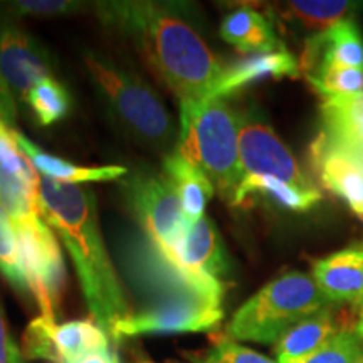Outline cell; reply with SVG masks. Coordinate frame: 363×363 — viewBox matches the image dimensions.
I'll list each match as a JSON object with an SVG mask.
<instances>
[{
	"label": "cell",
	"instance_id": "cell-5",
	"mask_svg": "<svg viewBox=\"0 0 363 363\" xmlns=\"http://www.w3.org/2000/svg\"><path fill=\"white\" fill-rule=\"evenodd\" d=\"M91 78L121 126L135 138L158 150H169L177 142V130L165 104L138 76L113 66L93 54L84 57Z\"/></svg>",
	"mask_w": 363,
	"mask_h": 363
},
{
	"label": "cell",
	"instance_id": "cell-36",
	"mask_svg": "<svg viewBox=\"0 0 363 363\" xmlns=\"http://www.w3.org/2000/svg\"><path fill=\"white\" fill-rule=\"evenodd\" d=\"M353 331H355L357 337L363 342V305L360 306V313H358V318L355 321V326H353Z\"/></svg>",
	"mask_w": 363,
	"mask_h": 363
},
{
	"label": "cell",
	"instance_id": "cell-32",
	"mask_svg": "<svg viewBox=\"0 0 363 363\" xmlns=\"http://www.w3.org/2000/svg\"><path fill=\"white\" fill-rule=\"evenodd\" d=\"M79 4L66 2V0H22L11 4V11L17 13H30V16H56L76 11Z\"/></svg>",
	"mask_w": 363,
	"mask_h": 363
},
{
	"label": "cell",
	"instance_id": "cell-27",
	"mask_svg": "<svg viewBox=\"0 0 363 363\" xmlns=\"http://www.w3.org/2000/svg\"><path fill=\"white\" fill-rule=\"evenodd\" d=\"M321 98L363 93V69L343 66H323L306 76Z\"/></svg>",
	"mask_w": 363,
	"mask_h": 363
},
{
	"label": "cell",
	"instance_id": "cell-34",
	"mask_svg": "<svg viewBox=\"0 0 363 363\" xmlns=\"http://www.w3.org/2000/svg\"><path fill=\"white\" fill-rule=\"evenodd\" d=\"M13 342L9 335L6 318H4L2 308H0V363H11V353H12Z\"/></svg>",
	"mask_w": 363,
	"mask_h": 363
},
{
	"label": "cell",
	"instance_id": "cell-31",
	"mask_svg": "<svg viewBox=\"0 0 363 363\" xmlns=\"http://www.w3.org/2000/svg\"><path fill=\"white\" fill-rule=\"evenodd\" d=\"M206 363H278L267 358L262 353H257L251 348L233 342V340H220L208 353Z\"/></svg>",
	"mask_w": 363,
	"mask_h": 363
},
{
	"label": "cell",
	"instance_id": "cell-9",
	"mask_svg": "<svg viewBox=\"0 0 363 363\" xmlns=\"http://www.w3.org/2000/svg\"><path fill=\"white\" fill-rule=\"evenodd\" d=\"M130 211L143 227V233L167 249H174L187 234L179 194L165 175L135 174L123 182Z\"/></svg>",
	"mask_w": 363,
	"mask_h": 363
},
{
	"label": "cell",
	"instance_id": "cell-17",
	"mask_svg": "<svg viewBox=\"0 0 363 363\" xmlns=\"http://www.w3.org/2000/svg\"><path fill=\"white\" fill-rule=\"evenodd\" d=\"M185 266L220 279L229 271V259L214 220L203 216L189 227L187 234L172 249Z\"/></svg>",
	"mask_w": 363,
	"mask_h": 363
},
{
	"label": "cell",
	"instance_id": "cell-29",
	"mask_svg": "<svg viewBox=\"0 0 363 363\" xmlns=\"http://www.w3.org/2000/svg\"><path fill=\"white\" fill-rule=\"evenodd\" d=\"M0 271L13 288L19 289V291H29L21 269L19 247H17L13 222L2 203H0Z\"/></svg>",
	"mask_w": 363,
	"mask_h": 363
},
{
	"label": "cell",
	"instance_id": "cell-37",
	"mask_svg": "<svg viewBox=\"0 0 363 363\" xmlns=\"http://www.w3.org/2000/svg\"><path fill=\"white\" fill-rule=\"evenodd\" d=\"M11 363H24V358H22V353L19 350L16 343L12 347V353H11Z\"/></svg>",
	"mask_w": 363,
	"mask_h": 363
},
{
	"label": "cell",
	"instance_id": "cell-39",
	"mask_svg": "<svg viewBox=\"0 0 363 363\" xmlns=\"http://www.w3.org/2000/svg\"><path fill=\"white\" fill-rule=\"evenodd\" d=\"M140 363H152V362H140Z\"/></svg>",
	"mask_w": 363,
	"mask_h": 363
},
{
	"label": "cell",
	"instance_id": "cell-11",
	"mask_svg": "<svg viewBox=\"0 0 363 363\" xmlns=\"http://www.w3.org/2000/svg\"><path fill=\"white\" fill-rule=\"evenodd\" d=\"M108 350V333L94 320L57 325L40 315L30 321L22 338L26 357L51 363H78L89 353Z\"/></svg>",
	"mask_w": 363,
	"mask_h": 363
},
{
	"label": "cell",
	"instance_id": "cell-26",
	"mask_svg": "<svg viewBox=\"0 0 363 363\" xmlns=\"http://www.w3.org/2000/svg\"><path fill=\"white\" fill-rule=\"evenodd\" d=\"M26 103L33 108L38 123L40 126H49L62 120L69 113L71 96L65 86L51 76V78L40 81L30 91Z\"/></svg>",
	"mask_w": 363,
	"mask_h": 363
},
{
	"label": "cell",
	"instance_id": "cell-12",
	"mask_svg": "<svg viewBox=\"0 0 363 363\" xmlns=\"http://www.w3.org/2000/svg\"><path fill=\"white\" fill-rule=\"evenodd\" d=\"M310 152L311 165L321 185L363 219V167L357 158L321 130L313 140Z\"/></svg>",
	"mask_w": 363,
	"mask_h": 363
},
{
	"label": "cell",
	"instance_id": "cell-19",
	"mask_svg": "<svg viewBox=\"0 0 363 363\" xmlns=\"http://www.w3.org/2000/svg\"><path fill=\"white\" fill-rule=\"evenodd\" d=\"M13 140L24 157L33 163L40 177L62 182V184H83V182H111L118 180L128 174V170L121 165H104V167H81L71 163L65 158H57L45 153L39 147L26 138L19 131H12Z\"/></svg>",
	"mask_w": 363,
	"mask_h": 363
},
{
	"label": "cell",
	"instance_id": "cell-35",
	"mask_svg": "<svg viewBox=\"0 0 363 363\" xmlns=\"http://www.w3.org/2000/svg\"><path fill=\"white\" fill-rule=\"evenodd\" d=\"M78 363H118V360L116 357L108 350V352L89 353V355H86L83 360H79Z\"/></svg>",
	"mask_w": 363,
	"mask_h": 363
},
{
	"label": "cell",
	"instance_id": "cell-24",
	"mask_svg": "<svg viewBox=\"0 0 363 363\" xmlns=\"http://www.w3.org/2000/svg\"><path fill=\"white\" fill-rule=\"evenodd\" d=\"M358 6L360 4L348 0H294L286 4L284 16L306 29L321 33L338 22L350 19Z\"/></svg>",
	"mask_w": 363,
	"mask_h": 363
},
{
	"label": "cell",
	"instance_id": "cell-6",
	"mask_svg": "<svg viewBox=\"0 0 363 363\" xmlns=\"http://www.w3.org/2000/svg\"><path fill=\"white\" fill-rule=\"evenodd\" d=\"M125 266L140 291L157 299L195 294L222 301L225 286L220 279L185 266L170 249L148 238H135L125 249Z\"/></svg>",
	"mask_w": 363,
	"mask_h": 363
},
{
	"label": "cell",
	"instance_id": "cell-1",
	"mask_svg": "<svg viewBox=\"0 0 363 363\" xmlns=\"http://www.w3.org/2000/svg\"><path fill=\"white\" fill-rule=\"evenodd\" d=\"M101 19L133 39L148 66L180 101L211 96L224 66L197 30L172 6L155 2H106Z\"/></svg>",
	"mask_w": 363,
	"mask_h": 363
},
{
	"label": "cell",
	"instance_id": "cell-22",
	"mask_svg": "<svg viewBox=\"0 0 363 363\" xmlns=\"http://www.w3.org/2000/svg\"><path fill=\"white\" fill-rule=\"evenodd\" d=\"M252 199H262L283 211L306 212L321 201V192L318 187L303 189L274 177L247 175L235 194L233 207L247 206Z\"/></svg>",
	"mask_w": 363,
	"mask_h": 363
},
{
	"label": "cell",
	"instance_id": "cell-25",
	"mask_svg": "<svg viewBox=\"0 0 363 363\" xmlns=\"http://www.w3.org/2000/svg\"><path fill=\"white\" fill-rule=\"evenodd\" d=\"M0 203L12 220L40 216L39 185L24 177L0 172Z\"/></svg>",
	"mask_w": 363,
	"mask_h": 363
},
{
	"label": "cell",
	"instance_id": "cell-16",
	"mask_svg": "<svg viewBox=\"0 0 363 363\" xmlns=\"http://www.w3.org/2000/svg\"><path fill=\"white\" fill-rule=\"evenodd\" d=\"M299 72H301L299 62L284 45L276 51L249 54L233 66L224 67L220 79L217 81L216 88L207 99L225 98L262 79L298 78Z\"/></svg>",
	"mask_w": 363,
	"mask_h": 363
},
{
	"label": "cell",
	"instance_id": "cell-33",
	"mask_svg": "<svg viewBox=\"0 0 363 363\" xmlns=\"http://www.w3.org/2000/svg\"><path fill=\"white\" fill-rule=\"evenodd\" d=\"M16 115H17V108H16V101H13L12 91L6 83V79L0 76V126H7V128L13 130V125H16Z\"/></svg>",
	"mask_w": 363,
	"mask_h": 363
},
{
	"label": "cell",
	"instance_id": "cell-40",
	"mask_svg": "<svg viewBox=\"0 0 363 363\" xmlns=\"http://www.w3.org/2000/svg\"><path fill=\"white\" fill-rule=\"evenodd\" d=\"M203 363H206V362H203Z\"/></svg>",
	"mask_w": 363,
	"mask_h": 363
},
{
	"label": "cell",
	"instance_id": "cell-7",
	"mask_svg": "<svg viewBox=\"0 0 363 363\" xmlns=\"http://www.w3.org/2000/svg\"><path fill=\"white\" fill-rule=\"evenodd\" d=\"M12 222L27 289L38 301L40 315L56 321L66 281L65 257L57 238L40 216Z\"/></svg>",
	"mask_w": 363,
	"mask_h": 363
},
{
	"label": "cell",
	"instance_id": "cell-18",
	"mask_svg": "<svg viewBox=\"0 0 363 363\" xmlns=\"http://www.w3.org/2000/svg\"><path fill=\"white\" fill-rule=\"evenodd\" d=\"M342 330H345L342 318L333 305H328L315 315L299 321L274 343L278 363L293 362L310 355Z\"/></svg>",
	"mask_w": 363,
	"mask_h": 363
},
{
	"label": "cell",
	"instance_id": "cell-20",
	"mask_svg": "<svg viewBox=\"0 0 363 363\" xmlns=\"http://www.w3.org/2000/svg\"><path fill=\"white\" fill-rule=\"evenodd\" d=\"M220 35L240 54L269 52L283 48L271 21L251 7H239L227 13L220 24Z\"/></svg>",
	"mask_w": 363,
	"mask_h": 363
},
{
	"label": "cell",
	"instance_id": "cell-2",
	"mask_svg": "<svg viewBox=\"0 0 363 363\" xmlns=\"http://www.w3.org/2000/svg\"><path fill=\"white\" fill-rule=\"evenodd\" d=\"M39 199L43 219L59 234L74 262L91 316L111 337L115 325L131 311L99 233L93 192L40 177Z\"/></svg>",
	"mask_w": 363,
	"mask_h": 363
},
{
	"label": "cell",
	"instance_id": "cell-15",
	"mask_svg": "<svg viewBox=\"0 0 363 363\" xmlns=\"http://www.w3.org/2000/svg\"><path fill=\"white\" fill-rule=\"evenodd\" d=\"M313 279L331 305H363V246L313 262Z\"/></svg>",
	"mask_w": 363,
	"mask_h": 363
},
{
	"label": "cell",
	"instance_id": "cell-30",
	"mask_svg": "<svg viewBox=\"0 0 363 363\" xmlns=\"http://www.w3.org/2000/svg\"><path fill=\"white\" fill-rule=\"evenodd\" d=\"M12 131L13 130L7 126H0V172L24 177L33 184L39 185L40 175L17 147Z\"/></svg>",
	"mask_w": 363,
	"mask_h": 363
},
{
	"label": "cell",
	"instance_id": "cell-13",
	"mask_svg": "<svg viewBox=\"0 0 363 363\" xmlns=\"http://www.w3.org/2000/svg\"><path fill=\"white\" fill-rule=\"evenodd\" d=\"M0 76L26 101L40 81L51 78L48 52L24 30L6 27L0 30Z\"/></svg>",
	"mask_w": 363,
	"mask_h": 363
},
{
	"label": "cell",
	"instance_id": "cell-28",
	"mask_svg": "<svg viewBox=\"0 0 363 363\" xmlns=\"http://www.w3.org/2000/svg\"><path fill=\"white\" fill-rule=\"evenodd\" d=\"M363 357V342L355 331L345 328L310 355L286 363H355Z\"/></svg>",
	"mask_w": 363,
	"mask_h": 363
},
{
	"label": "cell",
	"instance_id": "cell-14",
	"mask_svg": "<svg viewBox=\"0 0 363 363\" xmlns=\"http://www.w3.org/2000/svg\"><path fill=\"white\" fill-rule=\"evenodd\" d=\"M323 66L363 69V35L355 21L338 22L306 40L299 65L301 71L308 76Z\"/></svg>",
	"mask_w": 363,
	"mask_h": 363
},
{
	"label": "cell",
	"instance_id": "cell-21",
	"mask_svg": "<svg viewBox=\"0 0 363 363\" xmlns=\"http://www.w3.org/2000/svg\"><path fill=\"white\" fill-rule=\"evenodd\" d=\"M163 175L179 194L184 216L189 225L203 217L207 202L214 195V185L203 172L184 158L179 152L170 153L163 160Z\"/></svg>",
	"mask_w": 363,
	"mask_h": 363
},
{
	"label": "cell",
	"instance_id": "cell-4",
	"mask_svg": "<svg viewBox=\"0 0 363 363\" xmlns=\"http://www.w3.org/2000/svg\"><path fill=\"white\" fill-rule=\"evenodd\" d=\"M328 305L313 276L286 272L262 286L234 313L227 337L238 342L276 343L289 328Z\"/></svg>",
	"mask_w": 363,
	"mask_h": 363
},
{
	"label": "cell",
	"instance_id": "cell-3",
	"mask_svg": "<svg viewBox=\"0 0 363 363\" xmlns=\"http://www.w3.org/2000/svg\"><path fill=\"white\" fill-rule=\"evenodd\" d=\"M177 152L199 167L233 206L246 174L240 163L238 111L225 98L180 101Z\"/></svg>",
	"mask_w": 363,
	"mask_h": 363
},
{
	"label": "cell",
	"instance_id": "cell-38",
	"mask_svg": "<svg viewBox=\"0 0 363 363\" xmlns=\"http://www.w3.org/2000/svg\"><path fill=\"white\" fill-rule=\"evenodd\" d=\"M355 363H363V357L360 358V360H358V362H355Z\"/></svg>",
	"mask_w": 363,
	"mask_h": 363
},
{
	"label": "cell",
	"instance_id": "cell-10",
	"mask_svg": "<svg viewBox=\"0 0 363 363\" xmlns=\"http://www.w3.org/2000/svg\"><path fill=\"white\" fill-rule=\"evenodd\" d=\"M239 150L244 174L274 177L303 189H316L296 157L254 108L238 113Z\"/></svg>",
	"mask_w": 363,
	"mask_h": 363
},
{
	"label": "cell",
	"instance_id": "cell-23",
	"mask_svg": "<svg viewBox=\"0 0 363 363\" xmlns=\"http://www.w3.org/2000/svg\"><path fill=\"white\" fill-rule=\"evenodd\" d=\"M321 99V131L345 148L363 152V93Z\"/></svg>",
	"mask_w": 363,
	"mask_h": 363
},
{
	"label": "cell",
	"instance_id": "cell-8",
	"mask_svg": "<svg viewBox=\"0 0 363 363\" xmlns=\"http://www.w3.org/2000/svg\"><path fill=\"white\" fill-rule=\"evenodd\" d=\"M224 318L222 301L195 294L162 298L140 311H131L113 328L111 338L142 335H175L212 331Z\"/></svg>",
	"mask_w": 363,
	"mask_h": 363
}]
</instances>
